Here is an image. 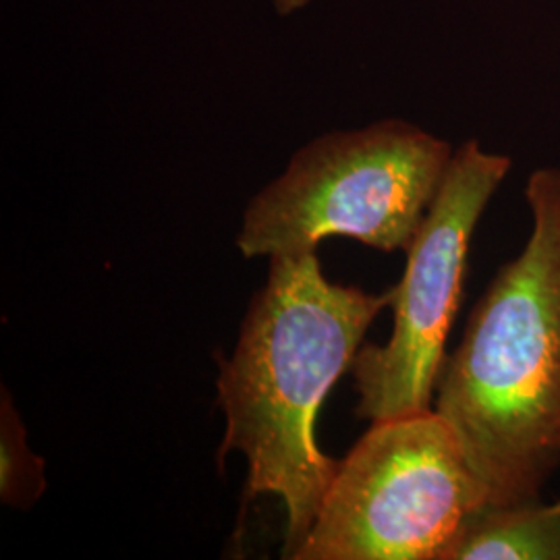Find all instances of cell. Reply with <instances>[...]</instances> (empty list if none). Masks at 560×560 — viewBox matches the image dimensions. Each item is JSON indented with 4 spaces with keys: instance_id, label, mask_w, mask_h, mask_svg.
I'll return each mask as SVG.
<instances>
[{
    "instance_id": "obj_1",
    "label": "cell",
    "mask_w": 560,
    "mask_h": 560,
    "mask_svg": "<svg viewBox=\"0 0 560 560\" xmlns=\"http://www.w3.org/2000/svg\"><path fill=\"white\" fill-rule=\"evenodd\" d=\"M390 303L393 289L368 293L330 282L316 252L270 258V275L245 314L237 347L221 363L226 430L219 457L245 455V501L277 494L284 502V559L307 536L339 467L316 444V413Z\"/></svg>"
},
{
    "instance_id": "obj_5",
    "label": "cell",
    "mask_w": 560,
    "mask_h": 560,
    "mask_svg": "<svg viewBox=\"0 0 560 560\" xmlns=\"http://www.w3.org/2000/svg\"><path fill=\"white\" fill-rule=\"evenodd\" d=\"M511 168L509 156L478 140L463 141L453 152L439 194L405 249V272L393 287L390 339L361 347L351 363L361 420L376 423L432 409L469 245Z\"/></svg>"
},
{
    "instance_id": "obj_3",
    "label": "cell",
    "mask_w": 560,
    "mask_h": 560,
    "mask_svg": "<svg viewBox=\"0 0 560 560\" xmlns=\"http://www.w3.org/2000/svg\"><path fill=\"white\" fill-rule=\"evenodd\" d=\"M453 152L448 141L400 119L320 136L249 201L237 247L245 258H277L349 237L381 252L407 249Z\"/></svg>"
},
{
    "instance_id": "obj_4",
    "label": "cell",
    "mask_w": 560,
    "mask_h": 560,
    "mask_svg": "<svg viewBox=\"0 0 560 560\" xmlns=\"http://www.w3.org/2000/svg\"><path fill=\"white\" fill-rule=\"evenodd\" d=\"M486 494L436 409L376 421L339 460L291 560H441Z\"/></svg>"
},
{
    "instance_id": "obj_6",
    "label": "cell",
    "mask_w": 560,
    "mask_h": 560,
    "mask_svg": "<svg viewBox=\"0 0 560 560\" xmlns=\"http://www.w3.org/2000/svg\"><path fill=\"white\" fill-rule=\"evenodd\" d=\"M441 560H560V501L483 506L460 525Z\"/></svg>"
},
{
    "instance_id": "obj_2",
    "label": "cell",
    "mask_w": 560,
    "mask_h": 560,
    "mask_svg": "<svg viewBox=\"0 0 560 560\" xmlns=\"http://www.w3.org/2000/svg\"><path fill=\"white\" fill-rule=\"evenodd\" d=\"M532 231L474 307L436 386V411L486 506L538 501L560 467V166L527 185Z\"/></svg>"
},
{
    "instance_id": "obj_7",
    "label": "cell",
    "mask_w": 560,
    "mask_h": 560,
    "mask_svg": "<svg viewBox=\"0 0 560 560\" xmlns=\"http://www.w3.org/2000/svg\"><path fill=\"white\" fill-rule=\"evenodd\" d=\"M46 490L44 459L30 444L20 413L7 388L0 402V499L9 506L30 509Z\"/></svg>"
},
{
    "instance_id": "obj_8",
    "label": "cell",
    "mask_w": 560,
    "mask_h": 560,
    "mask_svg": "<svg viewBox=\"0 0 560 560\" xmlns=\"http://www.w3.org/2000/svg\"><path fill=\"white\" fill-rule=\"evenodd\" d=\"M270 2L279 18H291V15L303 11L312 0H270Z\"/></svg>"
}]
</instances>
